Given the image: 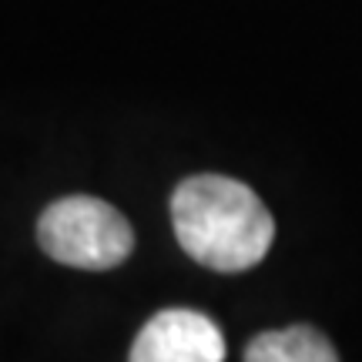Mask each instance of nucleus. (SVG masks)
Segmentation results:
<instances>
[{
  "label": "nucleus",
  "mask_w": 362,
  "mask_h": 362,
  "mask_svg": "<svg viewBox=\"0 0 362 362\" xmlns=\"http://www.w3.org/2000/svg\"><path fill=\"white\" fill-rule=\"evenodd\" d=\"M178 245L215 272L255 269L275 238V221L248 185L225 175H194L171 194Z\"/></svg>",
  "instance_id": "f257e3e1"
},
{
  "label": "nucleus",
  "mask_w": 362,
  "mask_h": 362,
  "mask_svg": "<svg viewBox=\"0 0 362 362\" xmlns=\"http://www.w3.org/2000/svg\"><path fill=\"white\" fill-rule=\"evenodd\" d=\"M37 242L44 255L61 265L104 272L131 255L134 232L115 205L90 194H67L44 208L37 221Z\"/></svg>",
  "instance_id": "f03ea898"
},
{
  "label": "nucleus",
  "mask_w": 362,
  "mask_h": 362,
  "mask_svg": "<svg viewBox=\"0 0 362 362\" xmlns=\"http://www.w3.org/2000/svg\"><path fill=\"white\" fill-rule=\"evenodd\" d=\"M131 362H221L225 336L208 315L168 309L151 315L128 352Z\"/></svg>",
  "instance_id": "7ed1b4c3"
},
{
  "label": "nucleus",
  "mask_w": 362,
  "mask_h": 362,
  "mask_svg": "<svg viewBox=\"0 0 362 362\" xmlns=\"http://www.w3.org/2000/svg\"><path fill=\"white\" fill-rule=\"evenodd\" d=\"M248 362H336L339 352L329 339L312 325H292L262 332L248 342Z\"/></svg>",
  "instance_id": "20e7f679"
}]
</instances>
